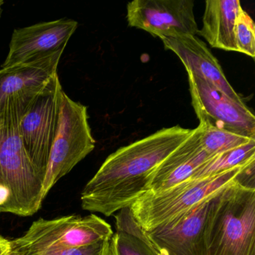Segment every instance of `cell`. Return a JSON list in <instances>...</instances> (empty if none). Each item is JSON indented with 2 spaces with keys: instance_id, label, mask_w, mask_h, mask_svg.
Instances as JSON below:
<instances>
[{
  "instance_id": "obj_20",
  "label": "cell",
  "mask_w": 255,
  "mask_h": 255,
  "mask_svg": "<svg viewBox=\"0 0 255 255\" xmlns=\"http://www.w3.org/2000/svg\"><path fill=\"white\" fill-rule=\"evenodd\" d=\"M110 241L102 240L80 247L45 251L38 255H110Z\"/></svg>"
},
{
  "instance_id": "obj_9",
  "label": "cell",
  "mask_w": 255,
  "mask_h": 255,
  "mask_svg": "<svg viewBox=\"0 0 255 255\" xmlns=\"http://www.w3.org/2000/svg\"><path fill=\"white\" fill-rule=\"evenodd\" d=\"M187 71L192 105L200 125L255 138V116L211 83Z\"/></svg>"
},
{
  "instance_id": "obj_26",
  "label": "cell",
  "mask_w": 255,
  "mask_h": 255,
  "mask_svg": "<svg viewBox=\"0 0 255 255\" xmlns=\"http://www.w3.org/2000/svg\"><path fill=\"white\" fill-rule=\"evenodd\" d=\"M0 213H1V210H0Z\"/></svg>"
},
{
  "instance_id": "obj_22",
  "label": "cell",
  "mask_w": 255,
  "mask_h": 255,
  "mask_svg": "<svg viewBox=\"0 0 255 255\" xmlns=\"http://www.w3.org/2000/svg\"><path fill=\"white\" fill-rule=\"evenodd\" d=\"M0 255H25L22 251L16 247L12 241L0 244Z\"/></svg>"
},
{
  "instance_id": "obj_5",
  "label": "cell",
  "mask_w": 255,
  "mask_h": 255,
  "mask_svg": "<svg viewBox=\"0 0 255 255\" xmlns=\"http://www.w3.org/2000/svg\"><path fill=\"white\" fill-rule=\"evenodd\" d=\"M95 147L87 107L73 101L64 92L57 131L43 182L44 199L58 180L68 174Z\"/></svg>"
},
{
  "instance_id": "obj_25",
  "label": "cell",
  "mask_w": 255,
  "mask_h": 255,
  "mask_svg": "<svg viewBox=\"0 0 255 255\" xmlns=\"http://www.w3.org/2000/svg\"><path fill=\"white\" fill-rule=\"evenodd\" d=\"M8 241V240H6V239L3 238V237H2V236H0V244L1 243H5V242Z\"/></svg>"
},
{
  "instance_id": "obj_21",
  "label": "cell",
  "mask_w": 255,
  "mask_h": 255,
  "mask_svg": "<svg viewBox=\"0 0 255 255\" xmlns=\"http://www.w3.org/2000/svg\"><path fill=\"white\" fill-rule=\"evenodd\" d=\"M124 219L126 222L128 228L131 232L133 234L139 244L140 247L142 249L145 255H160L157 249H156L153 243L150 242L147 237L145 231H143L142 228L138 225L136 221L134 219L131 212L127 211L124 213Z\"/></svg>"
},
{
  "instance_id": "obj_6",
  "label": "cell",
  "mask_w": 255,
  "mask_h": 255,
  "mask_svg": "<svg viewBox=\"0 0 255 255\" xmlns=\"http://www.w3.org/2000/svg\"><path fill=\"white\" fill-rule=\"evenodd\" d=\"M110 224L95 214L68 216L58 219H40L20 238L12 240L25 255H38L56 249L80 247L111 240Z\"/></svg>"
},
{
  "instance_id": "obj_3",
  "label": "cell",
  "mask_w": 255,
  "mask_h": 255,
  "mask_svg": "<svg viewBox=\"0 0 255 255\" xmlns=\"http://www.w3.org/2000/svg\"><path fill=\"white\" fill-rule=\"evenodd\" d=\"M249 164L212 177L188 179L159 193L146 192L129 207L132 216L145 232L163 226L232 183Z\"/></svg>"
},
{
  "instance_id": "obj_18",
  "label": "cell",
  "mask_w": 255,
  "mask_h": 255,
  "mask_svg": "<svg viewBox=\"0 0 255 255\" xmlns=\"http://www.w3.org/2000/svg\"><path fill=\"white\" fill-rule=\"evenodd\" d=\"M234 36L237 52L255 58V23L243 8L240 10L236 20Z\"/></svg>"
},
{
  "instance_id": "obj_13",
  "label": "cell",
  "mask_w": 255,
  "mask_h": 255,
  "mask_svg": "<svg viewBox=\"0 0 255 255\" xmlns=\"http://www.w3.org/2000/svg\"><path fill=\"white\" fill-rule=\"evenodd\" d=\"M159 38L165 49L174 52L180 58L186 71L207 80L234 101L244 102L227 80L217 59L196 35H179Z\"/></svg>"
},
{
  "instance_id": "obj_15",
  "label": "cell",
  "mask_w": 255,
  "mask_h": 255,
  "mask_svg": "<svg viewBox=\"0 0 255 255\" xmlns=\"http://www.w3.org/2000/svg\"><path fill=\"white\" fill-rule=\"evenodd\" d=\"M242 8L239 0H207L198 35L214 48L237 52L234 28Z\"/></svg>"
},
{
  "instance_id": "obj_8",
  "label": "cell",
  "mask_w": 255,
  "mask_h": 255,
  "mask_svg": "<svg viewBox=\"0 0 255 255\" xmlns=\"http://www.w3.org/2000/svg\"><path fill=\"white\" fill-rule=\"evenodd\" d=\"M63 93L56 74L40 92L18 125L25 150L44 177L57 131Z\"/></svg>"
},
{
  "instance_id": "obj_7",
  "label": "cell",
  "mask_w": 255,
  "mask_h": 255,
  "mask_svg": "<svg viewBox=\"0 0 255 255\" xmlns=\"http://www.w3.org/2000/svg\"><path fill=\"white\" fill-rule=\"evenodd\" d=\"M63 51L0 70V127L16 126L50 79Z\"/></svg>"
},
{
  "instance_id": "obj_12",
  "label": "cell",
  "mask_w": 255,
  "mask_h": 255,
  "mask_svg": "<svg viewBox=\"0 0 255 255\" xmlns=\"http://www.w3.org/2000/svg\"><path fill=\"white\" fill-rule=\"evenodd\" d=\"M213 197L200 203L175 220L146 232L159 255H207L204 232Z\"/></svg>"
},
{
  "instance_id": "obj_19",
  "label": "cell",
  "mask_w": 255,
  "mask_h": 255,
  "mask_svg": "<svg viewBox=\"0 0 255 255\" xmlns=\"http://www.w3.org/2000/svg\"><path fill=\"white\" fill-rule=\"evenodd\" d=\"M115 217L116 233L113 234L111 243L116 247L118 255H145L120 213H118Z\"/></svg>"
},
{
  "instance_id": "obj_16",
  "label": "cell",
  "mask_w": 255,
  "mask_h": 255,
  "mask_svg": "<svg viewBox=\"0 0 255 255\" xmlns=\"http://www.w3.org/2000/svg\"><path fill=\"white\" fill-rule=\"evenodd\" d=\"M255 161V140L232 150L213 156L189 179L204 178L244 166Z\"/></svg>"
},
{
  "instance_id": "obj_10",
  "label": "cell",
  "mask_w": 255,
  "mask_h": 255,
  "mask_svg": "<svg viewBox=\"0 0 255 255\" xmlns=\"http://www.w3.org/2000/svg\"><path fill=\"white\" fill-rule=\"evenodd\" d=\"M127 19L129 26L159 38L198 32L193 0H134L128 4Z\"/></svg>"
},
{
  "instance_id": "obj_14",
  "label": "cell",
  "mask_w": 255,
  "mask_h": 255,
  "mask_svg": "<svg viewBox=\"0 0 255 255\" xmlns=\"http://www.w3.org/2000/svg\"><path fill=\"white\" fill-rule=\"evenodd\" d=\"M202 129H193L192 133L170 153L155 170L148 192L159 193L191 178L197 170L213 157L201 144Z\"/></svg>"
},
{
  "instance_id": "obj_2",
  "label": "cell",
  "mask_w": 255,
  "mask_h": 255,
  "mask_svg": "<svg viewBox=\"0 0 255 255\" xmlns=\"http://www.w3.org/2000/svg\"><path fill=\"white\" fill-rule=\"evenodd\" d=\"M204 240L207 255H255V187L237 178L211 198Z\"/></svg>"
},
{
  "instance_id": "obj_17",
  "label": "cell",
  "mask_w": 255,
  "mask_h": 255,
  "mask_svg": "<svg viewBox=\"0 0 255 255\" xmlns=\"http://www.w3.org/2000/svg\"><path fill=\"white\" fill-rule=\"evenodd\" d=\"M199 126L202 129L201 144L203 148L211 156L237 148L255 140V138H249L240 134L206 128L200 125Z\"/></svg>"
},
{
  "instance_id": "obj_1",
  "label": "cell",
  "mask_w": 255,
  "mask_h": 255,
  "mask_svg": "<svg viewBox=\"0 0 255 255\" xmlns=\"http://www.w3.org/2000/svg\"><path fill=\"white\" fill-rule=\"evenodd\" d=\"M193 129L177 125L118 149L104 161L81 193L82 208L110 216L148 192L159 164Z\"/></svg>"
},
{
  "instance_id": "obj_4",
  "label": "cell",
  "mask_w": 255,
  "mask_h": 255,
  "mask_svg": "<svg viewBox=\"0 0 255 255\" xmlns=\"http://www.w3.org/2000/svg\"><path fill=\"white\" fill-rule=\"evenodd\" d=\"M44 177L23 145L18 127H0V189L9 194L5 213L30 216L42 205Z\"/></svg>"
},
{
  "instance_id": "obj_23",
  "label": "cell",
  "mask_w": 255,
  "mask_h": 255,
  "mask_svg": "<svg viewBox=\"0 0 255 255\" xmlns=\"http://www.w3.org/2000/svg\"><path fill=\"white\" fill-rule=\"evenodd\" d=\"M110 255H118L117 250L114 245L110 242Z\"/></svg>"
},
{
  "instance_id": "obj_11",
  "label": "cell",
  "mask_w": 255,
  "mask_h": 255,
  "mask_svg": "<svg viewBox=\"0 0 255 255\" xmlns=\"http://www.w3.org/2000/svg\"><path fill=\"white\" fill-rule=\"evenodd\" d=\"M77 26L78 23L75 20L63 18L16 29L2 68L33 62L64 51Z\"/></svg>"
},
{
  "instance_id": "obj_24",
  "label": "cell",
  "mask_w": 255,
  "mask_h": 255,
  "mask_svg": "<svg viewBox=\"0 0 255 255\" xmlns=\"http://www.w3.org/2000/svg\"><path fill=\"white\" fill-rule=\"evenodd\" d=\"M4 2L2 0H0V18H1V15L2 13V5H3Z\"/></svg>"
}]
</instances>
